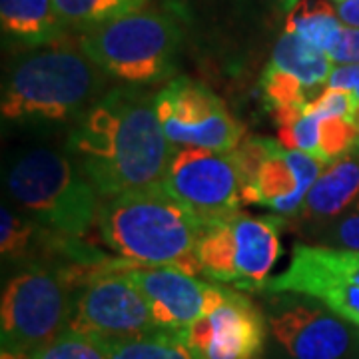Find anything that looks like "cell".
Instances as JSON below:
<instances>
[{
	"label": "cell",
	"instance_id": "17",
	"mask_svg": "<svg viewBox=\"0 0 359 359\" xmlns=\"http://www.w3.org/2000/svg\"><path fill=\"white\" fill-rule=\"evenodd\" d=\"M2 32L25 46L52 44L65 34L54 0H0Z\"/></svg>",
	"mask_w": 359,
	"mask_h": 359
},
{
	"label": "cell",
	"instance_id": "22",
	"mask_svg": "<svg viewBox=\"0 0 359 359\" xmlns=\"http://www.w3.org/2000/svg\"><path fill=\"white\" fill-rule=\"evenodd\" d=\"M30 359H108L100 337L66 330L50 344L30 353Z\"/></svg>",
	"mask_w": 359,
	"mask_h": 359
},
{
	"label": "cell",
	"instance_id": "6",
	"mask_svg": "<svg viewBox=\"0 0 359 359\" xmlns=\"http://www.w3.org/2000/svg\"><path fill=\"white\" fill-rule=\"evenodd\" d=\"M283 226L280 214L256 218L244 212L205 226L196 250L200 273L242 292H262L282 256Z\"/></svg>",
	"mask_w": 359,
	"mask_h": 359
},
{
	"label": "cell",
	"instance_id": "4",
	"mask_svg": "<svg viewBox=\"0 0 359 359\" xmlns=\"http://www.w3.org/2000/svg\"><path fill=\"white\" fill-rule=\"evenodd\" d=\"M6 188L34 222L82 238L98 216V192L68 156L48 148L22 154L6 172Z\"/></svg>",
	"mask_w": 359,
	"mask_h": 359
},
{
	"label": "cell",
	"instance_id": "28",
	"mask_svg": "<svg viewBox=\"0 0 359 359\" xmlns=\"http://www.w3.org/2000/svg\"><path fill=\"white\" fill-rule=\"evenodd\" d=\"M339 20L346 26L359 28V0H346L335 6Z\"/></svg>",
	"mask_w": 359,
	"mask_h": 359
},
{
	"label": "cell",
	"instance_id": "10",
	"mask_svg": "<svg viewBox=\"0 0 359 359\" xmlns=\"http://www.w3.org/2000/svg\"><path fill=\"white\" fill-rule=\"evenodd\" d=\"M156 112L174 148L233 152L244 140V126L212 90L180 76L156 94Z\"/></svg>",
	"mask_w": 359,
	"mask_h": 359
},
{
	"label": "cell",
	"instance_id": "30",
	"mask_svg": "<svg viewBox=\"0 0 359 359\" xmlns=\"http://www.w3.org/2000/svg\"><path fill=\"white\" fill-rule=\"evenodd\" d=\"M282 2H283V6H285L287 11H292L295 4H297V0H282Z\"/></svg>",
	"mask_w": 359,
	"mask_h": 359
},
{
	"label": "cell",
	"instance_id": "18",
	"mask_svg": "<svg viewBox=\"0 0 359 359\" xmlns=\"http://www.w3.org/2000/svg\"><path fill=\"white\" fill-rule=\"evenodd\" d=\"M269 65L302 80L308 88L320 94L334 72L335 62L294 32H285L276 42Z\"/></svg>",
	"mask_w": 359,
	"mask_h": 359
},
{
	"label": "cell",
	"instance_id": "12",
	"mask_svg": "<svg viewBox=\"0 0 359 359\" xmlns=\"http://www.w3.org/2000/svg\"><path fill=\"white\" fill-rule=\"evenodd\" d=\"M266 320L287 359H346L353 346L351 323L306 295L276 294Z\"/></svg>",
	"mask_w": 359,
	"mask_h": 359
},
{
	"label": "cell",
	"instance_id": "5",
	"mask_svg": "<svg viewBox=\"0 0 359 359\" xmlns=\"http://www.w3.org/2000/svg\"><path fill=\"white\" fill-rule=\"evenodd\" d=\"M180 42L176 20L154 11H138L82 30L80 50L110 76L148 84L174 72Z\"/></svg>",
	"mask_w": 359,
	"mask_h": 359
},
{
	"label": "cell",
	"instance_id": "15",
	"mask_svg": "<svg viewBox=\"0 0 359 359\" xmlns=\"http://www.w3.org/2000/svg\"><path fill=\"white\" fill-rule=\"evenodd\" d=\"M323 168L318 158L287 150L278 142L244 186V202L269 208L280 216H295Z\"/></svg>",
	"mask_w": 359,
	"mask_h": 359
},
{
	"label": "cell",
	"instance_id": "16",
	"mask_svg": "<svg viewBox=\"0 0 359 359\" xmlns=\"http://www.w3.org/2000/svg\"><path fill=\"white\" fill-rule=\"evenodd\" d=\"M359 198V144L346 156L327 164L309 188L308 196L294 218L313 233L334 222Z\"/></svg>",
	"mask_w": 359,
	"mask_h": 359
},
{
	"label": "cell",
	"instance_id": "26",
	"mask_svg": "<svg viewBox=\"0 0 359 359\" xmlns=\"http://www.w3.org/2000/svg\"><path fill=\"white\" fill-rule=\"evenodd\" d=\"M327 56L335 65H359V28L344 25Z\"/></svg>",
	"mask_w": 359,
	"mask_h": 359
},
{
	"label": "cell",
	"instance_id": "11",
	"mask_svg": "<svg viewBox=\"0 0 359 359\" xmlns=\"http://www.w3.org/2000/svg\"><path fill=\"white\" fill-rule=\"evenodd\" d=\"M162 186L205 226L240 212L244 186L231 152L174 148Z\"/></svg>",
	"mask_w": 359,
	"mask_h": 359
},
{
	"label": "cell",
	"instance_id": "25",
	"mask_svg": "<svg viewBox=\"0 0 359 359\" xmlns=\"http://www.w3.org/2000/svg\"><path fill=\"white\" fill-rule=\"evenodd\" d=\"M359 110V98L351 90L341 88H325L304 108L306 114H318V116H334L341 118L347 122L355 124V116Z\"/></svg>",
	"mask_w": 359,
	"mask_h": 359
},
{
	"label": "cell",
	"instance_id": "2",
	"mask_svg": "<svg viewBox=\"0 0 359 359\" xmlns=\"http://www.w3.org/2000/svg\"><path fill=\"white\" fill-rule=\"evenodd\" d=\"M96 224L106 245L122 259L200 273L196 250L205 224L162 184L104 198Z\"/></svg>",
	"mask_w": 359,
	"mask_h": 359
},
{
	"label": "cell",
	"instance_id": "19",
	"mask_svg": "<svg viewBox=\"0 0 359 359\" xmlns=\"http://www.w3.org/2000/svg\"><path fill=\"white\" fill-rule=\"evenodd\" d=\"M341 28L344 22L327 0H297L285 22V32H294L325 54L334 48Z\"/></svg>",
	"mask_w": 359,
	"mask_h": 359
},
{
	"label": "cell",
	"instance_id": "24",
	"mask_svg": "<svg viewBox=\"0 0 359 359\" xmlns=\"http://www.w3.org/2000/svg\"><path fill=\"white\" fill-rule=\"evenodd\" d=\"M313 233L323 242L320 245H330V248H339V250H358L359 252V198L341 216L321 226L320 230H316Z\"/></svg>",
	"mask_w": 359,
	"mask_h": 359
},
{
	"label": "cell",
	"instance_id": "14",
	"mask_svg": "<svg viewBox=\"0 0 359 359\" xmlns=\"http://www.w3.org/2000/svg\"><path fill=\"white\" fill-rule=\"evenodd\" d=\"M184 335L198 359H262L268 320L248 295L230 290L218 308L194 321Z\"/></svg>",
	"mask_w": 359,
	"mask_h": 359
},
{
	"label": "cell",
	"instance_id": "29",
	"mask_svg": "<svg viewBox=\"0 0 359 359\" xmlns=\"http://www.w3.org/2000/svg\"><path fill=\"white\" fill-rule=\"evenodd\" d=\"M0 359H30V353H22V351H13V349H2Z\"/></svg>",
	"mask_w": 359,
	"mask_h": 359
},
{
	"label": "cell",
	"instance_id": "23",
	"mask_svg": "<svg viewBox=\"0 0 359 359\" xmlns=\"http://www.w3.org/2000/svg\"><path fill=\"white\" fill-rule=\"evenodd\" d=\"M36 233L34 219L20 218L11 208L0 210V252L2 257H22Z\"/></svg>",
	"mask_w": 359,
	"mask_h": 359
},
{
	"label": "cell",
	"instance_id": "31",
	"mask_svg": "<svg viewBox=\"0 0 359 359\" xmlns=\"http://www.w3.org/2000/svg\"><path fill=\"white\" fill-rule=\"evenodd\" d=\"M334 2H337V4H339V2H346V0H334Z\"/></svg>",
	"mask_w": 359,
	"mask_h": 359
},
{
	"label": "cell",
	"instance_id": "1",
	"mask_svg": "<svg viewBox=\"0 0 359 359\" xmlns=\"http://www.w3.org/2000/svg\"><path fill=\"white\" fill-rule=\"evenodd\" d=\"M66 150L100 198L158 186L174 146L156 112V96L116 88L90 106L72 128Z\"/></svg>",
	"mask_w": 359,
	"mask_h": 359
},
{
	"label": "cell",
	"instance_id": "21",
	"mask_svg": "<svg viewBox=\"0 0 359 359\" xmlns=\"http://www.w3.org/2000/svg\"><path fill=\"white\" fill-rule=\"evenodd\" d=\"M144 4L146 0H54V8L65 28L82 30L138 13Z\"/></svg>",
	"mask_w": 359,
	"mask_h": 359
},
{
	"label": "cell",
	"instance_id": "9",
	"mask_svg": "<svg viewBox=\"0 0 359 359\" xmlns=\"http://www.w3.org/2000/svg\"><path fill=\"white\" fill-rule=\"evenodd\" d=\"M128 259L104 264L72 302L68 330L100 339H124L152 334L156 325L142 292L124 273Z\"/></svg>",
	"mask_w": 359,
	"mask_h": 359
},
{
	"label": "cell",
	"instance_id": "13",
	"mask_svg": "<svg viewBox=\"0 0 359 359\" xmlns=\"http://www.w3.org/2000/svg\"><path fill=\"white\" fill-rule=\"evenodd\" d=\"M124 273L146 297L160 330L184 332L194 321L218 308L228 297V287L198 280L178 268L136 266L128 262Z\"/></svg>",
	"mask_w": 359,
	"mask_h": 359
},
{
	"label": "cell",
	"instance_id": "20",
	"mask_svg": "<svg viewBox=\"0 0 359 359\" xmlns=\"http://www.w3.org/2000/svg\"><path fill=\"white\" fill-rule=\"evenodd\" d=\"M108 359H198L184 332L158 330L152 334L102 339Z\"/></svg>",
	"mask_w": 359,
	"mask_h": 359
},
{
	"label": "cell",
	"instance_id": "8",
	"mask_svg": "<svg viewBox=\"0 0 359 359\" xmlns=\"http://www.w3.org/2000/svg\"><path fill=\"white\" fill-rule=\"evenodd\" d=\"M264 294L306 295L359 330V252L295 244L287 268L271 276Z\"/></svg>",
	"mask_w": 359,
	"mask_h": 359
},
{
	"label": "cell",
	"instance_id": "3",
	"mask_svg": "<svg viewBox=\"0 0 359 359\" xmlns=\"http://www.w3.org/2000/svg\"><path fill=\"white\" fill-rule=\"evenodd\" d=\"M102 72L82 50L52 46L18 58L2 84L0 110L11 122H65L86 112Z\"/></svg>",
	"mask_w": 359,
	"mask_h": 359
},
{
	"label": "cell",
	"instance_id": "27",
	"mask_svg": "<svg viewBox=\"0 0 359 359\" xmlns=\"http://www.w3.org/2000/svg\"><path fill=\"white\" fill-rule=\"evenodd\" d=\"M325 86L351 90L359 98V65H335L334 72Z\"/></svg>",
	"mask_w": 359,
	"mask_h": 359
},
{
	"label": "cell",
	"instance_id": "7",
	"mask_svg": "<svg viewBox=\"0 0 359 359\" xmlns=\"http://www.w3.org/2000/svg\"><path fill=\"white\" fill-rule=\"evenodd\" d=\"M65 276L26 269L4 285L0 304L2 349L34 353L68 330L72 297Z\"/></svg>",
	"mask_w": 359,
	"mask_h": 359
}]
</instances>
